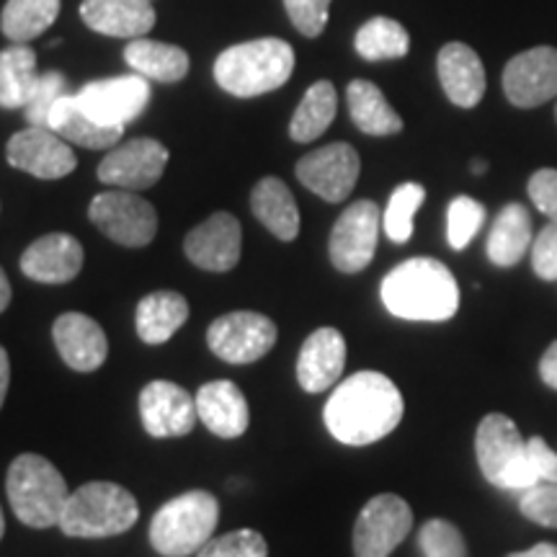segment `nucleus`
Masks as SVG:
<instances>
[{"instance_id":"obj_1","label":"nucleus","mask_w":557,"mask_h":557,"mask_svg":"<svg viewBox=\"0 0 557 557\" xmlns=\"http://www.w3.org/2000/svg\"><path fill=\"white\" fill-rule=\"evenodd\" d=\"M403 395L393 380L380 372H357L333 389L325 403V426L348 447H367L398 429Z\"/></svg>"},{"instance_id":"obj_2","label":"nucleus","mask_w":557,"mask_h":557,"mask_svg":"<svg viewBox=\"0 0 557 557\" xmlns=\"http://www.w3.org/2000/svg\"><path fill=\"white\" fill-rule=\"evenodd\" d=\"M382 302L389 315L442 323L455 318L459 287L451 271L436 259H408L382 278Z\"/></svg>"},{"instance_id":"obj_3","label":"nucleus","mask_w":557,"mask_h":557,"mask_svg":"<svg viewBox=\"0 0 557 557\" xmlns=\"http://www.w3.org/2000/svg\"><path fill=\"white\" fill-rule=\"evenodd\" d=\"M295 73V50L287 41L267 37L227 47L214 62V81L222 90L253 99L282 88Z\"/></svg>"},{"instance_id":"obj_4","label":"nucleus","mask_w":557,"mask_h":557,"mask_svg":"<svg viewBox=\"0 0 557 557\" xmlns=\"http://www.w3.org/2000/svg\"><path fill=\"white\" fill-rule=\"evenodd\" d=\"M139 519L137 498L127 487L96 480L70 493L62 508L60 529L67 537L103 540L129 532Z\"/></svg>"},{"instance_id":"obj_5","label":"nucleus","mask_w":557,"mask_h":557,"mask_svg":"<svg viewBox=\"0 0 557 557\" xmlns=\"http://www.w3.org/2000/svg\"><path fill=\"white\" fill-rule=\"evenodd\" d=\"M5 491L21 524L50 529L60 524L70 491L62 472L41 455H18L11 462Z\"/></svg>"},{"instance_id":"obj_6","label":"nucleus","mask_w":557,"mask_h":557,"mask_svg":"<svg viewBox=\"0 0 557 557\" xmlns=\"http://www.w3.org/2000/svg\"><path fill=\"white\" fill-rule=\"evenodd\" d=\"M220 500L209 491H189L160 506L150 524V545L165 557H189L212 540Z\"/></svg>"},{"instance_id":"obj_7","label":"nucleus","mask_w":557,"mask_h":557,"mask_svg":"<svg viewBox=\"0 0 557 557\" xmlns=\"http://www.w3.org/2000/svg\"><path fill=\"white\" fill-rule=\"evenodd\" d=\"M475 455L480 472L491 485L504 491H527L537 483L527 438H521L517 423L504 413H487L480 421Z\"/></svg>"},{"instance_id":"obj_8","label":"nucleus","mask_w":557,"mask_h":557,"mask_svg":"<svg viewBox=\"0 0 557 557\" xmlns=\"http://www.w3.org/2000/svg\"><path fill=\"white\" fill-rule=\"evenodd\" d=\"M276 323L261 312L238 310L220 315L207 329V346L227 364H250L276 346Z\"/></svg>"},{"instance_id":"obj_9","label":"nucleus","mask_w":557,"mask_h":557,"mask_svg":"<svg viewBox=\"0 0 557 557\" xmlns=\"http://www.w3.org/2000/svg\"><path fill=\"white\" fill-rule=\"evenodd\" d=\"M88 218L109 240L143 248L156 238L158 212L148 199L132 191H103L90 201Z\"/></svg>"},{"instance_id":"obj_10","label":"nucleus","mask_w":557,"mask_h":557,"mask_svg":"<svg viewBox=\"0 0 557 557\" xmlns=\"http://www.w3.org/2000/svg\"><path fill=\"white\" fill-rule=\"evenodd\" d=\"M382 225V212L374 201L359 199L344 209L331 230L329 253L341 274H359L374 259Z\"/></svg>"},{"instance_id":"obj_11","label":"nucleus","mask_w":557,"mask_h":557,"mask_svg":"<svg viewBox=\"0 0 557 557\" xmlns=\"http://www.w3.org/2000/svg\"><path fill=\"white\" fill-rule=\"evenodd\" d=\"M413 529V511L408 500L395 493H382L367 500L354 527V555L357 557H389L395 547Z\"/></svg>"},{"instance_id":"obj_12","label":"nucleus","mask_w":557,"mask_h":557,"mask_svg":"<svg viewBox=\"0 0 557 557\" xmlns=\"http://www.w3.org/2000/svg\"><path fill=\"white\" fill-rule=\"evenodd\" d=\"M359 152L346 143H331L325 148L312 150L297 163L299 184L308 186L312 194L331 205L348 199L359 181Z\"/></svg>"},{"instance_id":"obj_13","label":"nucleus","mask_w":557,"mask_h":557,"mask_svg":"<svg viewBox=\"0 0 557 557\" xmlns=\"http://www.w3.org/2000/svg\"><path fill=\"white\" fill-rule=\"evenodd\" d=\"M169 165V150L150 137H137L120 145L101 160L99 178L116 189L143 191L156 186Z\"/></svg>"},{"instance_id":"obj_14","label":"nucleus","mask_w":557,"mask_h":557,"mask_svg":"<svg viewBox=\"0 0 557 557\" xmlns=\"http://www.w3.org/2000/svg\"><path fill=\"white\" fill-rule=\"evenodd\" d=\"M75 99L94 120L103 124H127L137 120L150 103V83L139 73L120 75V78L90 81Z\"/></svg>"},{"instance_id":"obj_15","label":"nucleus","mask_w":557,"mask_h":557,"mask_svg":"<svg viewBox=\"0 0 557 557\" xmlns=\"http://www.w3.org/2000/svg\"><path fill=\"white\" fill-rule=\"evenodd\" d=\"M5 158H9L13 169L47 181L65 178L78 165L67 139H62L50 127H29L16 132L5 145Z\"/></svg>"},{"instance_id":"obj_16","label":"nucleus","mask_w":557,"mask_h":557,"mask_svg":"<svg viewBox=\"0 0 557 557\" xmlns=\"http://www.w3.org/2000/svg\"><path fill=\"white\" fill-rule=\"evenodd\" d=\"M504 94L519 109H537L557 99L555 47H534L508 60L504 70Z\"/></svg>"},{"instance_id":"obj_17","label":"nucleus","mask_w":557,"mask_h":557,"mask_svg":"<svg viewBox=\"0 0 557 557\" xmlns=\"http://www.w3.org/2000/svg\"><path fill=\"white\" fill-rule=\"evenodd\" d=\"M139 416L150 436H186L197 426V398L169 380H156L139 393Z\"/></svg>"},{"instance_id":"obj_18","label":"nucleus","mask_w":557,"mask_h":557,"mask_svg":"<svg viewBox=\"0 0 557 557\" xmlns=\"http://www.w3.org/2000/svg\"><path fill=\"white\" fill-rule=\"evenodd\" d=\"M184 250L194 267L225 274L240 261L243 230L230 212H214L207 222L194 227L184 240Z\"/></svg>"},{"instance_id":"obj_19","label":"nucleus","mask_w":557,"mask_h":557,"mask_svg":"<svg viewBox=\"0 0 557 557\" xmlns=\"http://www.w3.org/2000/svg\"><path fill=\"white\" fill-rule=\"evenodd\" d=\"M52 338L62 361L75 372H96L109 357L107 333L83 312H65L54 320Z\"/></svg>"},{"instance_id":"obj_20","label":"nucleus","mask_w":557,"mask_h":557,"mask_svg":"<svg viewBox=\"0 0 557 557\" xmlns=\"http://www.w3.org/2000/svg\"><path fill=\"white\" fill-rule=\"evenodd\" d=\"M346 367V341L336 329L310 333L297 357V382L305 393H325L338 382Z\"/></svg>"},{"instance_id":"obj_21","label":"nucleus","mask_w":557,"mask_h":557,"mask_svg":"<svg viewBox=\"0 0 557 557\" xmlns=\"http://www.w3.org/2000/svg\"><path fill=\"white\" fill-rule=\"evenodd\" d=\"M83 246L67 233H50L34 240L21 256V271L41 284H67L81 274Z\"/></svg>"},{"instance_id":"obj_22","label":"nucleus","mask_w":557,"mask_h":557,"mask_svg":"<svg viewBox=\"0 0 557 557\" xmlns=\"http://www.w3.org/2000/svg\"><path fill=\"white\" fill-rule=\"evenodd\" d=\"M438 81L447 99L459 109H475L485 96V67L478 52L462 41H449L436 60Z\"/></svg>"},{"instance_id":"obj_23","label":"nucleus","mask_w":557,"mask_h":557,"mask_svg":"<svg viewBox=\"0 0 557 557\" xmlns=\"http://www.w3.org/2000/svg\"><path fill=\"white\" fill-rule=\"evenodd\" d=\"M81 18L103 37L139 39L156 26L150 0H83Z\"/></svg>"},{"instance_id":"obj_24","label":"nucleus","mask_w":557,"mask_h":557,"mask_svg":"<svg viewBox=\"0 0 557 557\" xmlns=\"http://www.w3.org/2000/svg\"><path fill=\"white\" fill-rule=\"evenodd\" d=\"M197 410L199 421L220 438H238L246 434L250 413L243 389L230 380H214L199 387Z\"/></svg>"},{"instance_id":"obj_25","label":"nucleus","mask_w":557,"mask_h":557,"mask_svg":"<svg viewBox=\"0 0 557 557\" xmlns=\"http://www.w3.org/2000/svg\"><path fill=\"white\" fill-rule=\"evenodd\" d=\"M50 129L58 132L67 143L81 145L88 150L114 148L124 135L122 124H103L81 107L75 96H62L50 111Z\"/></svg>"},{"instance_id":"obj_26","label":"nucleus","mask_w":557,"mask_h":557,"mask_svg":"<svg viewBox=\"0 0 557 557\" xmlns=\"http://www.w3.org/2000/svg\"><path fill=\"white\" fill-rule=\"evenodd\" d=\"M532 214L524 205L513 201L506 205L493 220L491 233H487V259L498 269H511L524 259V253L532 248Z\"/></svg>"},{"instance_id":"obj_27","label":"nucleus","mask_w":557,"mask_h":557,"mask_svg":"<svg viewBox=\"0 0 557 557\" xmlns=\"http://www.w3.org/2000/svg\"><path fill=\"white\" fill-rule=\"evenodd\" d=\"M256 220L278 240H295L299 233V209L289 186L282 178H261L250 194Z\"/></svg>"},{"instance_id":"obj_28","label":"nucleus","mask_w":557,"mask_h":557,"mask_svg":"<svg viewBox=\"0 0 557 557\" xmlns=\"http://www.w3.org/2000/svg\"><path fill=\"white\" fill-rule=\"evenodd\" d=\"M189 320V302L178 292H152L137 305V336L145 344L158 346L173 338L181 325Z\"/></svg>"},{"instance_id":"obj_29","label":"nucleus","mask_w":557,"mask_h":557,"mask_svg":"<svg viewBox=\"0 0 557 557\" xmlns=\"http://www.w3.org/2000/svg\"><path fill=\"white\" fill-rule=\"evenodd\" d=\"M124 60L135 73L156 83H178L189 73V54L181 47L139 37L129 41Z\"/></svg>"},{"instance_id":"obj_30","label":"nucleus","mask_w":557,"mask_h":557,"mask_svg":"<svg viewBox=\"0 0 557 557\" xmlns=\"http://www.w3.org/2000/svg\"><path fill=\"white\" fill-rule=\"evenodd\" d=\"M348 99V114L357 127L364 135L372 137H387L398 135L403 129V120L395 114V109L389 107L382 90L369 81H351L346 90Z\"/></svg>"},{"instance_id":"obj_31","label":"nucleus","mask_w":557,"mask_h":557,"mask_svg":"<svg viewBox=\"0 0 557 557\" xmlns=\"http://www.w3.org/2000/svg\"><path fill=\"white\" fill-rule=\"evenodd\" d=\"M39 83L37 54L32 47L13 45L0 52V107L24 109Z\"/></svg>"},{"instance_id":"obj_32","label":"nucleus","mask_w":557,"mask_h":557,"mask_svg":"<svg viewBox=\"0 0 557 557\" xmlns=\"http://www.w3.org/2000/svg\"><path fill=\"white\" fill-rule=\"evenodd\" d=\"M338 96L331 81H318L302 96L299 107L289 122V137L295 143H312L331 127L336 120Z\"/></svg>"},{"instance_id":"obj_33","label":"nucleus","mask_w":557,"mask_h":557,"mask_svg":"<svg viewBox=\"0 0 557 557\" xmlns=\"http://www.w3.org/2000/svg\"><path fill=\"white\" fill-rule=\"evenodd\" d=\"M60 16V0H9L0 16V29L16 45L37 39Z\"/></svg>"},{"instance_id":"obj_34","label":"nucleus","mask_w":557,"mask_h":557,"mask_svg":"<svg viewBox=\"0 0 557 557\" xmlns=\"http://www.w3.org/2000/svg\"><path fill=\"white\" fill-rule=\"evenodd\" d=\"M359 58L369 62H382V60H400L406 58L410 50V37L395 18L377 16L369 18L364 26L357 32L354 39Z\"/></svg>"},{"instance_id":"obj_35","label":"nucleus","mask_w":557,"mask_h":557,"mask_svg":"<svg viewBox=\"0 0 557 557\" xmlns=\"http://www.w3.org/2000/svg\"><path fill=\"white\" fill-rule=\"evenodd\" d=\"M423 199H426V189L421 184H400L393 191V197L387 201L385 218H382L389 240L408 243L413 238V218L418 209H421Z\"/></svg>"},{"instance_id":"obj_36","label":"nucleus","mask_w":557,"mask_h":557,"mask_svg":"<svg viewBox=\"0 0 557 557\" xmlns=\"http://www.w3.org/2000/svg\"><path fill=\"white\" fill-rule=\"evenodd\" d=\"M485 222V207L472 197L451 199L447 209V240L455 250H465Z\"/></svg>"},{"instance_id":"obj_37","label":"nucleus","mask_w":557,"mask_h":557,"mask_svg":"<svg viewBox=\"0 0 557 557\" xmlns=\"http://www.w3.org/2000/svg\"><path fill=\"white\" fill-rule=\"evenodd\" d=\"M418 547L423 557H468L462 532L444 519H431L418 532Z\"/></svg>"},{"instance_id":"obj_38","label":"nucleus","mask_w":557,"mask_h":557,"mask_svg":"<svg viewBox=\"0 0 557 557\" xmlns=\"http://www.w3.org/2000/svg\"><path fill=\"white\" fill-rule=\"evenodd\" d=\"M269 547L263 534L256 529H238V532H227L222 537L209 540L199 549L197 557H267Z\"/></svg>"},{"instance_id":"obj_39","label":"nucleus","mask_w":557,"mask_h":557,"mask_svg":"<svg viewBox=\"0 0 557 557\" xmlns=\"http://www.w3.org/2000/svg\"><path fill=\"white\" fill-rule=\"evenodd\" d=\"M67 81L62 73H45L39 75L37 88H34L32 101L24 107V116L32 127H50V111L62 96H65Z\"/></svg>"},{"instance_id":"obj_40","label":"nucleus","mask_w":557,"mask_h":557,"mask_svg":"<svg viewBox=\"0 0 557 557\" xmlns=\"http://www.w3.org/2000/svg\"><path fill=\"white\" fill-rule=\"evenodd\" d=\"M519 511L534 524L557 529V483H534L519 500Z\"/></svg>"},{"instance_id":"obj_41","label":"nucleus","mask_w":557,"mask_h":557,"mask_svg":"<svg viewBox=\"0 0 557 557\" xmlns=\"http://www.w3.org/2000/svg\"><path fill=\"white\" fill-rule=\"evenodd\" d=\"M284 9H287L299 34L315 39L329 24L331 0H284Z\"/></svg>"},{"instance_id":"obj_42","label":"nucleus","mask_w":557,"mask_h":557,"mask_svg":"<svg viewBox=\"0 0 557 557\" xmlns=\"http://www.w3.org/2000/svg\"><path fill=\"white\" fill-rule=\"evenodd\" d=\"M532 269L545 282H557V222H547L532 240Z\"/></svg>"},{"instance_id":"obj_43","label":"nucleus","mask_w":557,"mask_h":557,"mask_svg":"<svg viewBox=\"0 0 557 557\" xmlns=\"http://www.w3.org/2000/svg\"><path fill=\"white\" fill-rule=\"evenodd\" d=\"M529 199L549 222H557V171L542 169L529 178Z\"/></svg>"},{"instance_id":"obj_44","label":"nucleus","mask_w":557,"mask_h":557,"mask_svg":"<svg viewBox=\"0 0 557 557\" xmlns=\"http://www.w3.org/2000/svg\"><path fill=\"white\" fill-rule=\"evenodd\" d=\"M527 444H529V459H532L537 483H557V451L549 449L542 436L527 438Z\"/></svg>"},{"instance_id":"obj_45","label":"nucleus","mask_w":557,"mask_h":557,"mask_svg":"<svg viewBox=\"0 0 557 557\" xmlns=\"http://www.w3.org/2000/svg\"><path fill=\"white\" fill-rule=\"evenodd\" d=\"M540 377L545 382L547 387L557 389V341L555 344H549V348L545 354H542L540 359Z\"/></svg>"},{"instance_id":"obj_46","label":"nucleus","mask_w":557,"mask_h":557,"mask_svg":"<svg viewBox=\"0 0 557 557\" xmlns=\"http://www.w3.org/2000/svg\"><path fill=\"white\" fill-rule=\"evenodd\" d=\"M9 382H11V364H9V354H5V348L0 346V408H3L5 393H9Z\"/></svg>"},{"instance_id":"obj_47","label":"nucleus","mask_w":557,"mask_h":557,"mask_svg":"<svg viewBox=\"0 0 557 557\" xmlns=\"http://www.w3.org/2000/svg\"><path fill=\"white\" fill-rule=\"evenodd\" d=\"M508 557H557V545L553 542H540V545L524 549V553H511Z\"/></svg>"},{"instance_id":"obj_48","label":"nucleus","mask_w":557,"mask_h":557,"mask_svg":"<svg viewBox=\"0 0 557 557\" xmlns=\"http://www.w3.org/2000/svg\"><path fill=\"white\" fill-rule=\"evenodd\" d=\"M11 305V284H9V276H5V271L0 269V312Z\"/></svg>"},{"instance_id":"obj_49","label":"nucleus","mask_w":557,"mask_h":557,"mask_svg":"<svg viewBox=\"0 0 557 557\" xmlns=\"http://www.w3.org/2000/svg\"><path fill=\"white\" fill-rule=\"evenodd\" d=\"M485 169H487L485 160H475V163H472V173H475V176H483Z\"/></svg>"},{"instance_id":"obj_50","label":"nucleus","mask_w":557,"mask_h":557,"mask_svg":"<svg viewBox=\"0 0 557 557\" xmlns=\"http://www.w3.org/2000/svg\"><path fill=\"white\" fill-rule=\"evenodd\" d=\"M5 534V519H3V508H0V540H3Z\"/></svg>"},{"instance_id":"obj_51","label":"nucleus","mask_w":557,"mask_h":557,"mask_svg":"<svg viewBox=\"0 0 557 557\" xmlns=\"http://www.w3.org/2000/svg\"><path fill=\"white\" fill-rule=\"evenodd\" d=\"M555 120H557V107H555Z\"/></svg>"}]
</instances>
